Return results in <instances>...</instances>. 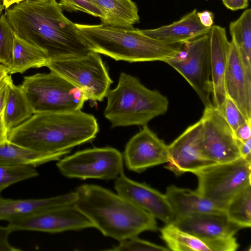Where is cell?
I'll list each match as a JSON object with an SVG mask.
<instances>
[{
  "label": "cell",
  "instance_id": "cell-32",
  "mask_svg": "<svg viewBox=\"0 0 251 251\" xmlns=\"http://www.w3.org/2000/svg\"><path fill=\"white\" fill-rule=\"evenodd\" d=\"M108 251H166L168 248L156 245L149 241L141 239L137 236L120 242V243Z\"/></svg>",
  "mask_w": 251,
  "mask_h": 251
},
{
  "label": "cell",
  "instance_id": "cell-33",
  "mask_svg": "<svg viewBox=\"0 0 251 251\" xmlns=\"http://www.w3.org/2000/svg\"><path fill=\"white\" fill-rule=\"evenodd\" d=\"M225 119L234 131L247 120L234 101L226 97L220 110Z\"/></svg>",
  "mask_w": 251,
  "mask_h": 251
},
{
  "label": "cell",
  "instance_id": "cell-16",
  "mask_svg": "<svg viewBox=\"0 0 251 251\" xmlns=\"http://www.w3.org/2000/svg\"><path fill=\"white\" fill-rule=\"evenodd\" d=\"M226 96L237 105L247 120H251V72L247 69L240 51L230 41L225 75Z\"/></svg>",
  "mask_w": 251,
  "mask_h": 251
},
{
  "label": "cell",
  "instance_id": "cell-2",
  "mask_svg": "<svg viewBox=\"0 0 251 251\" xmlns=\"http://www.w3.org/2000/svg\"><path fill=\"white\" fill-rule=\"evenodd\" d=\"M99 131L96 118L81 110L39 112L12 129L8 140L34 151L56 152L93 140Z\"/></svg>",
  "mask_w": 251,
  "mask_h": 251
},
{
  "label": "cell",
  "instance_id": "cell-18",
  "mask_svg": "<svg viewBox=\"0 0 251 251\" xmlns=\"http://www.w3.org/2000/svg\"><path fill=\"white\" fill-rule=\"evenodd\" d=\"M173 224L184 231L209 239L233 237L241 228L230 222L225 213L192 214L177 217Z\"/></svg>",
  "mask_w": 251,
  "mask_h": 251
},
{
  "label": "cell",
  "instance_id": "cell-1",
  "mask_svg": "<svg viewBox=\"0 0 251 251\" xmlns=\"http://www.w3.org/2000/svg\"><path fill=\"white\" fill-rule=\"evenodd\" d=\"M6 10L14 32L45 50L50 59L82 56L91 51L76 24L66 17L56 0H26Z\"/></svg>",
  "mask_w": 251,
  "mask_h": 251
},
{
  "label": "cell",
  "instance_id": "cell-10",
  "mask_svg": "<svg viewBox=\"0 0 251 251\" xmlns=\"http://www.w3.org/2000/svg\"><path fill=\"white\" fill-rule=\"evenodd\" d=\"M164 62L186 79L197 94L204 107L213 105L210 100L209 33L183 43L181 53Z\"/></svg>",
  "mask_w": 251,
  "mask_h": 251
},
{
  "label": "cell",
  "instance_id": "cell-6",
  "mask_svg": "<svg viewBox=\"0 0 251 251\" xmlns=\"http://www.w3.org/2000/svg\"><path fill=\"white\" fill-rule=\"evenodd\" d=\"M20 86L34 113L79 110L90 100L85 91L51 71L25 76Z\"/></svg>",
  "mask_w": 251,
  "mask_h": 251
},
{
  "label": "cell",
  "instance_id": "cell-30",
  "mask_svg": "<svg viewBox=\"0 0 251 251\" xmlns=\"http://www.w3.org/2000/svg\"><path fill=\"white\" fill-rule=\"evenodd\" d=\"M14 32L5 15L0 16V63L11 69L13 63Z\"/></svg>",
  "mask_w": 251,
  "mask_h": 251
},
{
  "label": "cell",
  "instance_id": "cell-5",
  "mask_svg": "<svg viewBox=\"0 0 251 251\" xmlns=\"http://www.w3.org/2000/svg\"><path fill=\"white\" fill-rule=\"evenodd\" d=\"M106 98L103 114L112 127L147 125L154 118L165 114L169 106L166 97L124 72L120 74L117 86L108 91Z\"/></svg>",
  "mask_w": 251,
  "mask_h": 251
},
{
  "label": "cell",
  "instance_id": "cell-40",
  "mask_svg": "<svg viewBox=\"0 0 251 251\" xmlns=\"http://www.w3.org/2000/svg\"><path fill=\"white\" fill-rule=\"evenodd\" d=\"M8 131L3 119V113L0 114V144L8 140Z\"/></svg>",
  "mask_w": 251,
  "mask_h": 251
},
{
  "label": "cell",
  "instance_id": "cell-41",
  "mask_svg": "<svg viewBox=\"0 0 251 251\" xmlns=\"http://www.w3.org/2000/svg\"><path fill=\"white\" fill-rule=\"evenodd\" d=\"M10 69L7 66L0 63V81L9 74Z\"/></svg>",
  "mask_w": 251,
  "mask_h": 251
},
{
  "label": "cell",
  "instance_id": "cell-29",
  "mask_svg": "<svg viewBox=\"0 0 251 251\" xmlns=\"http://www.w3.org/2000/svg\"><path fill=\"white\" fill-rule=\"evenodd\" d=\"M39 175L34 167L0 163V194L8 187Z\"/></svg>",
  "mask_w": 251,
  "mask_h": 251
},
{
  "label": "cell",
  "instance_id": "cell-17",
  "mask_svg": "<svg viewBox=\"0 0 251 251\" xmlns=\"http://www.w3.org/2000/svg\"><path fill=\"white\" fill-rule=\"evenodd\" d=\"M230 46L226 29L213 25L209 32L211 96L212 104L219 110L226 97L225 75Z\"/></svg>",
  "mask_w": 251,
  "mask_h": 251
},
{
  "label": "cell",
  "instance_id": "cell-28",
  "mask_svg": "<svg viewBox=\"0 0 251 251\" xmlns=\"http://www.w3.org/2000/svg\"><path fill=\"white\" fill-rule=\"evenodd\" d=\"M225 214L241 228L251 226V184L235 194L227 202Z\"/></svg>",
  "mask_w": 251,
  "mask_h": 251
},
{
  "label": "cell",
  "instance_id": "cell-21",
  "mask_svg": "<svg viewBox=\"0 0 251 251\" xmlns=\"http://www.w3.org/2000/svg\"><path fill=\"white\" fill-rule=\"evenodd\" d=\"M197 12V10L194 9L171 24L140 31L146 35L167 44L186 43L210 31L211 27H206L201 24Z\"/></svg>",
  "mask_w": 251,
  "mask_h": 251
},
{
  "label": "cell",
  "instance_id": "cell-45",
  "mask_svg": "<svg viewBox=\"0 0 251 251\" xmlns=\"http://www.w3.org/2000/svg\"><path fill=\"white\" fill-rule=\"evenodd\" d=\"M36 0V1H45L47 0Z\"/></svg>",
  "mask_w": 251,
  "mask_h": 251
},
{
  "label": "cell",
  "instance_id": "cell-14",
  "mask_svg": "<svg viewBox=\"0 0 251 251\" xmlns=\"http://www.w3.org/2000/svg\"><path fill=\"white\" fill-rule=\"evenodd\" d=\"M168 156V145L147 125L129 139L123 155L126 168L138 173L167 163Z\"/></svg>",
  "mask_w": 251,
  "mask_h": 251
},
{
  "label": "cell",
  "instance_id": "cell-38",
  "mask_svg": "<svg viewBox=\"0 0 251 251\" xmlns=\"http://www.w3.org/2000/svg\"><path fill=\"white\" fill-rule=\"evenodd\" d=\"M199 20L201 24L206 27L211 28L214 24V16L213 13L208 10L197 12Z\"/></svg>",
  "mask_w": 251,
  "mask_h": 251
},
{
  "label": "cell",
  "instance_id": "cell-15",
  "mask_svg": "<svg viewBox=\"0 0 251 251\" xmlns=\"http://www.w3.org/2000/svg\"><path fill=\"white\" fill-rule=\"evenodd\" d=\"M114 186L120 196L166 225L175 221L176 215L165 194L129 178L124 173L115 179Z\"/></svg>",
  "mask_w": 251,
  "mask_h": 251
},
{
  "label": "cell",
  "instance_id": "cell-19",
  "mask_svg": "<svg viewBox=\"0 0 251 251\" xmlns=\"http://www.w3.org/2000/svg\"><path fill=\"white\" fill-rule=\"evenodd\" d=\"M161 238L174 251H235L239 244L234 236L223 239L201 238L184 231L173 224L160 229Z\"/></svg>",
  "mask_w": 251,
  "mask_h": 251
},
{
  "label": "cell",
  "instance_id": "cell-12",
  "mask_svg": "<svg viewBox=\"0 0 251 251\" xmlns=\"http://www.w3.org/2000/svg\"><path fill=\"white\" fill-rule=\"evenodd\" d=\"M8 222L7 226L12 232L31 230L54 233L95 228L74 204L14 218Z\"/></svg>",
  "mask_w": 251,
  "mask_h": 251
},
{
  "label": "cell",
  "instance_id": "cell-43",
  "mask_svg": "<svg viewBox=\"0 0 251 251\" xmlns=\"http://www.w3.org/2000/svg\"><path fill=\"white\" fill-rule=\"evenodd\" d=\"M4 9V8L3 6H0V16H1V14Z\"/></svg>",
  "mask_w": 251,
  "mask_h": 251
},
{
  "label": "cell",
  "instance_id": "cell-25",
  "mask_svg": "<svg viewBox=\"0 0 251 251\" xmlns=\"http://www.w3.org/2000/svg\"><path fill=\"white\" fill-rule=\"evenodd\" d=\"M34 114L31 104L22 88L16 86L11 78L9 82L3 119L9 132Z\"/></svg>",
  "mask_w": 251,
  "mask_h": 251
},
{
  "label": "cell",
  "instance_id": "cell-27",
  "mask_svg": "<svg viewBox=\"0 0 251 251\" xmlns=\"http://www.w3.org/2000/svg\"><path fill=\"white\" fill-rule=\"evenodd\" d=\"M229 32L245 64L251 72V10H245L238 19L230 23Z\"/></svg>",
  "mask_w": 251,
  "mask_h": 251
},
{
  "label": "cell",
  "instance_id": "cell-35",
  "mask_svg": "<svg viewBox=\"0 0 251 251\" xmlns=\"http://www.w3.org/2000/svg\"><path fill=\"white\" fill-rule=\"evenodd\" d=\"M234 134L239 141H245L251 138V120H249L238 126Z\"/></svg>",
  "mask_w": 251,
  "mask_h": 251
},
{
  "label": "cell",
  "instance_id": "cell-37",
  "mask_svg": "<svg viewBox=\"0 0 251 251\" xmlns=\"http://www.w3.org/2000/svg\"><path fill=\"white\" fill-rule=\"evenodd\" d=\"M222 1L227 8L236 11L247 8L249 0H222Z\"/></svg>",
  "mask_w": 251,
  "mask_h": 251
},
{
  "label": "cell",
  "instance_id": "cell-36",
  "mask_svg": "<svg viewBox=\"0 0 251 251\" xmlns=\"http://www.w3.org/2000/svg\"><path fill=\"white\" fill-rule=\"evenodd\" d=\"M11 78L8 75L0 81V114L3 113L5 107L8 84Z\"/></svg>",
  "mask_w": 251,
  "mask_h": 251
},
{
  "label": "cell",
  "instance_id": "cell-9",
  "mask_svg": "<svg viewBox=\"0 0 251 251\" xmlns=\"http://www.w3.org/2000/svg\"><path fill=\"white\" fill-rule=\"evenodd\" d=\"M198 180L197 191L215 201L227 202L251 184V162L241 157L207 166L193 173Z\"/></svg>",
  "mask_w": 251,
  "mask_h": 251
},
{
  "label": "cell",
  "instance_id": "cell-7",
  "mask_svg": "<svg viewBox=\"0 0 251 251\" xmlns=\"http://www.w3.org/2000/svg\"><path fill=\"white\" fill-rule=\"evenodd\" d=\"M46 67L85 91L93 101L106 98L113 83L100 54L92 51L82 56L50 59Z\"/></svg>",
  "mask_w": 251,
  "mask_h": 251
},
{
  "label": "cell",
  "instance_id": "cell-4",
  "mask_svg": "<svg viewBox=\"0 0 251 251\" xmlns=\"http://www.w3.org/2000/svg\"><path fill=\"white\" fill-rule=\"evenodd\" d=\"M90 50L116 61L140 62L165 61L179 55L182 44H170L150 37L140 29L103 24H76Z\"/></svg>",
  "mask_w": 251,
  "mask_h": 251
},
{
  "label": "cell",
  "instance_id": "cell-22",
  "mask_svg": "<svg viewBox=\"0 0 251 251\" xmlns=\"http://www.w3.org/2000/svg\"><path fill=\"white\" fill-rule=\"evenodd\" d=\"M76 198L75 191L42 199H12L0 197V220L8 222L14 218L73 204Z\"/></svg>",
  "mask_w": 251,
  "mask_h": 251
},
{
  "label": "cell",
  "instance_id": "cell-34",
  "mask_svg": "<svg viewBox=\"0 0 251 251\" xmlns=\"http://www.w3.org/2000/svg\"><path fill=\"white\" fill-rule=\"evenodd\" d=\"M13 232L9 227L0 226V251H19L21 250L13 246L9 241L10 234Z\"/></svg>",
  "mask_w": 251,
  "mask_h": 251
},
{
  "label": "cell",
  "instance_id": "cell-11",
  "mask_svg": "<svg viewBox=\"0 0 251 251\" xmlns=\"http://www.w3.org/2000/svg\"><path fill=\"white\" fill-rule=\"evenodd\" d=\"M201 119V146L207 158L220 163L242 157L234 132L219 109L213 105L204 107Z\"/></svg>",
  "mask_w": 251,
  "mask_h": 251
},
{
  "label": "cell",
  "instance_id": "cell-31",
  "mask_svg": "<svg viewBox=\"0 0 251 251\" xmlns=\"http://www.w3.org/2000/svg\"><path fill=\"white\" fill-rule=\"evenodd\" d=\"M58 3L62 10L69 12L80 11L99 17L101 21L105 18L104 13L93 0H59Z\"/></svg>",
  "mask_w": 251,
  "mask_h": 251
},
{
  "label": "cell",
  "instance_id": "cell-8",
  "mask_svg": "<svg viewBox=\"0 0 251 251\" xmlns=\"http://www.w3.org/2000/svg\"><path fill=\"white\" fill-rule=\"evenodd\" d=\"M56 166L62 175L70 178L109 180L124 173L123 155L109 147L77 151L60 159Z\"/></svg>",
  "mask_w": 251,
  "mask_h": 251
},
{
  "label": "cell",
  "instance_id": "cell-3",
  "mask_svg": "<svg viewBox=\"0 0 251 251\" xmlns=\"http://www.w3.org/2000/svg\"><path fill=\"white\" fill-rule=\"evenodd\" d=\"M75 192L74 205L106 237L121 242L158 229L154 217L102 186L84 184Z\"/></svg>",
  "mask_w": 251,
  "mask_h": 251
},
{
  "label": "cell",
  "instance_id": "cell-26",
  "mask_svg": "<svg viewBox=\"0 0 251 251\" xmlns=\"http://www.w3.org/2000/svg\"><path fill=\"white\" fill-rule=\"evenodd\" d=\"M50 58L41 48L14 35L13 63L9 74H22L32 68L46 67Z\"/></svg>",
  "mask_w": 251,
  "mask_h": 251
},
{
  "label": "cell",
  "instance_id": "cell-13",
  "mask_svg": "<svg viewBox=\"0 0 251 251\" xmlns=\"http://www.w3.org/2000/svg\"><path fill=\"white\" fill-rule=\"evenodd\" d=\"M202 120L188 127L168 145V160L166 168L179 176L194 173L216 163L206 157L201 146Z\"/></svg>",
  "mask_w": 251,
  "mask_h": 251
},
{
  "label": "cell",
  "instance_id": "cell-39",
  "mask_svg": "<svg viewBox=\"0 0 251 251\" xmlns=\"http://www.w3.org/2000/svg\"><path fill=\"white\" fill-rule=\"evenodd\" d=\"M238 141L241 156L251 162V138L243 142Z\"/></svg>",
  "mask_w": 251,
  "mask_h": 251
},
{
  "label": "cell",
  "instance_id": "cell-23",
  "mask_svg": "<svg viewBox=\"0 0 251 251\" xmlns=\"http://www.w3.org/2000/svg\"><path fill=\"white\" fill-rule=\"evenodd\" d=\"M70 150L44 152L34 151L10 142L0 144V163L36 167L53 161H58L70 153Z\"/></svg>",
  "mask_w": 251,
  "mask_h": 251
},
{
  "label": "cell",
  "instance_id": "cell-20",
  "mask_svg": "<svg viewBox=\"0 0 251 251\" xmlns=\"http://www.w3.org/2000/svg\"><path fill=\"white\" fill-rule=\"evenodd\" d=\"M165 194L176 218L194 213H225L226 202L214 201L196 190L171 185L167 188Z\"/></svg>",
  "mask_w": 251,
  "mask_h": 251
},
{
  "label": "cell",
  "instance_id": "cell-24",
  "mask_svg": "<svg viewBox=\"0 0 251 251\" xmlns=\"http://www.w3.org/2000/svg\"><path fill=\"white\" fill-rule=\"evenodd\" d=\"M102 11L105 18L101 24L125 28H133L140 22L138 8L131 0H93Z\"/></svg>",
  "mask_w": 251,
  "mask_h": 251
},
{
  "label": "cell",
  "instance_id": "cell-42",
  "mask_svg": "<svg viewBox=\"0 0 251 251\" xmlns=\"http://www.w3.org/2000/svg\"><path fill=\"white\" fill-rule=\"evenodd\" d=\"M26 0H3V6L4 9H7L11 5L17 4Z\"/></svg>",
  "mask_w": 251,
  "mask_h": 251
},
{
  "label": "cell",
  "instance_id": "cell-46",
  "mask_svg": "<svg viewBox=\"0 0 251 251\" xmlns=\"http://www.w3.org/2000/svg\"></svg>",
  "mask_w": 251,
  "mask_h": 251
},
{
  "label": "cell",
  "instance_id": "cell-44",
  "mask_svg": "<svg viewBox=\"0 0 251 251\" xmlns=\"http://www.w3.org/2000/svg\"><path fill=\"white\" fill-rule=\"evenodd\" d=\"M3 0H0V6H3Z\"/></svg>",
  "mask_w": 251,
  "mask_h": 251
}]
</instances>
